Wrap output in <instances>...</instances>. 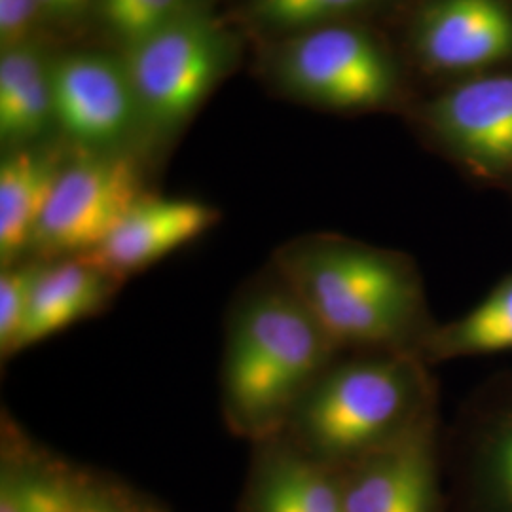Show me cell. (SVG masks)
Masks as SVG:
<instances>
[{
    "mask_svg": "<svg viewBox=\"0 0 512 512\" xmlns=\"http://www.w3.org/2000/svg\"><path fill=\"white\" fill-rule=\"evenodd\" d=\"M241 512H346L338 471L283 435L260 440Z\"/></svg>",
    "mask_w": 512,
    "mask_h": 512,
    "instance_id": "cell-13",
    "label": "cell"
},
{
    "mask_svg": "<svg viewBox=\"0 0 512 512\" xmlns=\"http://www.w3.org/2000/svg\"><path fill=\"white\" fill-rule=\"evenodd\" d=\"M188 10L184 0H101L110 31L129 46Z\"/></svg>",
    "mask_w": 512,
    "mask_h": 512,
    "instance_id": "cell-20",
    "label": "cell"
},
{
    "mask_svg": "<svg viewBox=\"0 0 512 512\" xmlns=\"http://www.w3.org/2000/svg\"><path fill=\"white\" fill-rule=\"evenodd\" d=\"M61 152L21 147L0 164V266L29 256L38 222L65 167Z\"/></svg>",
    "mask_w": 512,
    "mask_h": 512,
    "instance_id": "cell-15",
    "label": "cell"
},
{
    "mask_svg": "<svg viewBox=\"0 0 512 512\" xmlns=\"http://www.w3.org/2000/svg\"><path fill=\"white\" fill-rule=\"evenodd\" d=\"M50 262L23 258L0 272V355L12 357L19 330L23 327L38 279Z\"/></svg>",
    "mask_w": 512,
    "mask_h": 512,
    "instance_id": "cell-19",
    "label": "cell"
},
{
    "mask_svg": "<svg viewBox=\"0 0 512 512\" xmlns=\"http://www.w3.org/2000/svg\"><path fill=\"white\" fill-rule=\"evenodd\" d=\"M55 122L84 150H114L141 120L122 61L65 55L50 65Z\"/></svg>",
    "mask_w": 512,
    "mask_h": 512,
    "instance_id": "cell-8",
    "label": "cell"
},
{
    "mask_svg": "<svg viewBox=\"0 0 512 512\" xmlns=\"http://www.w3.org/2000/svg\"><path fill=\"white\" fill-rule=\"evenodd\" d=\"M92 0H40L44 16L55 21H76L82 18Z\"/></svg>",
    "mask_w": 512,
    "mask_h": 512,
    "instance_id": "cell-23",
    "label": "cell"
},
{
    "mask_svg": "<svg viewBox=\"0 0 512 512\" xmlns=\"http://www.w3.org/2000/svg\"><path fill=\"white\" fill-rule=\"evenodd\" d=\"M0 512H78L92 497L80 476L40 456L18 427H2Z\"/></svg>",
    "mask_w": 512,
    "mask_h": 512,
    "instance_id": "cell-16",
    "label": "cell"
},
{
    "mask_svg": "<svg viewBox=\"0 0 512 512\" xmlns=\"http://www.w3.org/2000/svg\"><path fill=\"white\" fill-rule=\"evenodd\" d=\"M344 353L420 355L437 327L412 258L353 239L313 236L270 262Z\"/></svg>",
    "mask_w": 512,
    "mask_h": 512,
    "instance_id": "cell-2",
    "label": "cell"
},
{
    "mask_svg": "<svg viewBox=\"0 0 512 512\" xmlns=\"http://www.w3.org/2000/svg\"><path fill=\"white\" fill-rule=\"evenodd\" d=\"M219 209L188 198L148 194L93 253L80 256L99 270L126 283L165 256L202 238L219 222Z\"/></svg>",
    "mask_w": 512,
    "mask_h": 512,
    "instance_id": "cell-11",
    "label": "cell"
},
{
    "mask_svg": "<svg viewBox=\"0 0 512 512\" xmlns=\"http://www.w3.org/2000/svg\"><path fill=\"white\" fill-rule=\"evenodd\" d=\"M338 476L346 512H444L440 420Z\"/></svg>",
    "mask_w": 512,
    "mask_h": 512,
    "instance_id": "cell-7",
    "label": "cell"
},
{
    "mask_svg": "<svg viewBox=\"0 0 512 512\" xmlns=\"http://www.w3.org/2000/svg\"><path fill=\"white\" fill-rule=\"evenodd\" d=\"M421 59L440 71H471L512 55V12L503 0H433L416 25Z\"/></svg>",
    "mask_w": 512,
    "mask_h": 512,
    "instance_id": "cell-12",
    "label": "cell"
},
{
    "mask_svg": "<svg viewBox=\"0 0 512 512\" xmlns=\"http://www.w3.org/2000/svg\"><path fill=\"white\" fill-rule=\"evenodd\" d=\"M122 285L84 258L50 262L38 279L12 357L101 313Z\"/></svg>",
    "mask_w": 512,
    "mask_h": 512,
    "instance_id": "cell-14",
    "label": "cell"
},
{
    "mask_svg": "<svg viewBox=\"0 0 512 512\" xmlns=\"http://www.w3.org/2000/svg\"><path fill=\"white\" fill-rule=\"evenodd\" d=\"M78 512H129L128 509H124V507H120V505H114V503H110V501H103V499H99V497H95L92 495L86 503H84V507L80 509Z\"/></svg>",
    "mask_w": 512,
    "mask_h": 512,
    "instance_id": "cell-24",
    "label": "cell"
},
{
    "mask_svg": "<svg viewBox=\"0 0 512 512\" xmlns=\"http://www.w3.org/2000/svg\"><path fill=\"white\" fill-rule=\"evenodd\" d=\"M55 120L50 65L33 44L0 57V139L10 148L29 147Z\"/></svg>",
    "mask_w": 512,
    "mask_h": 512,
    "instance_id": "cell-17",
    "label": "cell"
},
{
    "mask_svg": "<svg viewBox=\"0 0 512 512\" xmlns=\"http://www.w3.org/2000/svg\"><path fill=\"white\" fill-rule=\"evenodd\" d=\"M429 120L440 143L473 175L512 177V76L459 84L433 103Z\"/></svg>",
    "mask_w": 512,
    "mask_h": 512,
    "instance_id": "cell-10",
    "label": "cell"
},
{
    "mask_svg": "<svg viewBox=\"0 0 512 512\" xmlns=\"http://www.w3.org/2000/svg\"><path fill=\"white\" fill-rule=\"evenodd\" d=\"M459 512H512V376L482 385L452 433Z\"/></svg>",
    "mask_w": 512,
    "mask_h": 512,
    "instance_id": "cell-9",
    "label": "cell"
},
{
    "mask_svg": "<svg viewBox=\"0 0 512 512\" xmlns=\"http://www.w3.org/2000/svg\"><path fill=\"white\" fill-rule=\"evenodd\" d=\"M366 0H255L256 18L274 27L306 29L351 12Z\"/></svg>",
    "mask_w": 512,
    "mask_h": 512,
    "instance_id": "cell-21",
    "label": "cell"
},
{
    "mask_svg": "<svg viewBox=\"0 0 512 512\" xmlns=\"http://www.w3.org/2000/svg\"><path fill=\"white\" fill-rule=\"evenodd\" d=\"M344 351L270 264L228 311L220 365L226 427L249 442L279 437L298 401Z\"/></svg>",
    "mask_w": 512,
    "mask_h": 512,
    "instance_id": "cell-1",
    "label": "cell"
},
{
    "mask_svg": "<svg viewBox=\"0 0 512 512\" xmlns=\"http://www.w3.org/2000/svg\"><path fill=\"white\" fill-rule=\"evenodd\" d=\"M147 196L133 156L84 150L63 167L27 258L57 262L90 255Z\"/></svg>",
    "mask_w": 512,
    "mask_h": 512,
    "instance_id": "cell-5",
    "label": "cell"
},
{
    "mask_svg": "<svg viewBox=\"0 0 512 512\" xmlns=\"http://www.w3.org/2000/svg\"><path fill=\"white\" fill-rule=\"evenodd\" d=\"M512 351V272L475 308L448 323H437L420 349L429 366L465 357Z\"/></svg>",
    "mask_w": 512,
    "mask_h": 512,
    "instance_id": "cell-18",
    "label": "cell"
},
{
    "mask_svg": "<svg viewBox=\"0 0 512 512\" xmlns=\"http://www.w3.org/2000/svg\"><path fill=\"white\" fill-rule=\"evenodd\" d=\"M281 78L296 95L338 110L370 109L393 92V71L372 38L327 25L293 38L281 54Z\"/></svg>",
    "mask_w": 512,
    "mask_h": 512,
    "instance_id": "cell-6",
    "label": "cell"
},
{
    "mask_svg": "<svg viewBox=\"0 0 512 512\" xmlns=\"http://www.w3.org/2000/svg\"><path fill=\"white\" fill-rule=\"evenodd\" d=\"M40 14H44L40 0H0L2 52L31 44L29 37Z\"/></svg>",
    "mask_w": 512,
    "mask_h": 512,
    "instance_id": "cell-22",
    "label": "cell"
},
{
    "mask_svg": "<svg viewBox=\"0 0 512 512\" xmlns=\"http://www.w3.org/2000/svg\"><path fill=\"white\" fill-rule=\"evenodd\" d=\"M431 368L416 353H342L298 401L281 435L344 469L439 421Z\"/></svg>",
    "mask_w": 512,
    "mask_h": 512,
    "instance_id": "cell-3",
    "label": "cell"
},
{
    "mask_svg": "<svg viewBox=\"0 0 512 512\" xmlns=\"http://www.w3.org/2000/svg\"><path fill=\"white\" fill-rule=\"evenodd\" d=\"M226 61L219 25L190 8L126 46L122 59L139 116L158 133L183 126L219 82Z\"/></svg>",
    "mask_w": 512,
    "mask_h": 512,
    "instance_id": "cell-4",
    "label": "cell"
}]
</instances>
